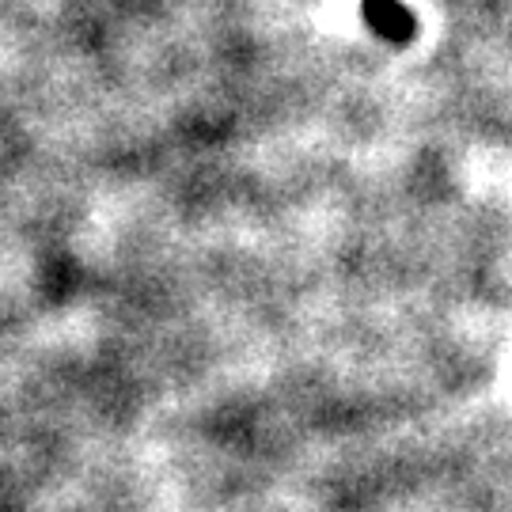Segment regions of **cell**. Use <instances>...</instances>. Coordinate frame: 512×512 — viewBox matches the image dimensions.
Wrapping results in <instances>:
<instances>
[{"instance_id":"obj_1","label":"cell","mask_w":512,"mask_h":512,"mask_svg":"<svg viewBox=\"0 0 512 512\" xmlns=\"http://www.w3.org/2000/svg\"><path fill=\"white\" fill-rule=\"evenodd\" d=\"M365 19L387 42H410L418 35V19L410 16L399 0H365Z\"/></svg>"}]
</instances>
